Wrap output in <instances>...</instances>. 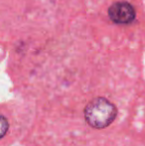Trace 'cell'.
Instances as JSON below:
<instances>
[{
  "label": "cell",
  "instance_id": "obj_1",
  "mask_svg": "<svg viewBox=\"0 0 145 146\" xmlns=\"http://www.w3.org/2000/svg\"><path fill=\"white\" fill-rule=\"evenodd\" d=\"M117 110L115 106L105 98L91 100L85 108V118L93 128L101 129L109 126L114 120Z\"/></svg>",
  "mask_w": 145,
  "mask_h": 146
},
{
  "label": "cell",
  "instance_id": "obj_2",
  "mask_svg": "<svg viewBox=\"0 0 145 146\" xmlns=\"http://www.w3.org/2000/svg\"><path fill=\"white\" fill-rule=\"evenodd\" d=\"M109 16L116 24H129L135 18V10L128 2H115L109 7Z\"/></svg>",
  "mask_w": 145,
  "mask_h": 146
},
{
  "label": "cell",
  "instance_id": "obj_3",
  "mask_svg": "<svg viewBox=\"0 0 145 146\" xmlns=\"http://www.w3.org/2000/svg\"><path fill=\"white\" fill-rule=\"evenodd\" d=\"M9 128V123L8 120L6 119V117L2 114H0V138L4 137L6 135Z\"/></svg>",
  "mask_w": 145,
  "mask_h": 146
}]
</instances>
